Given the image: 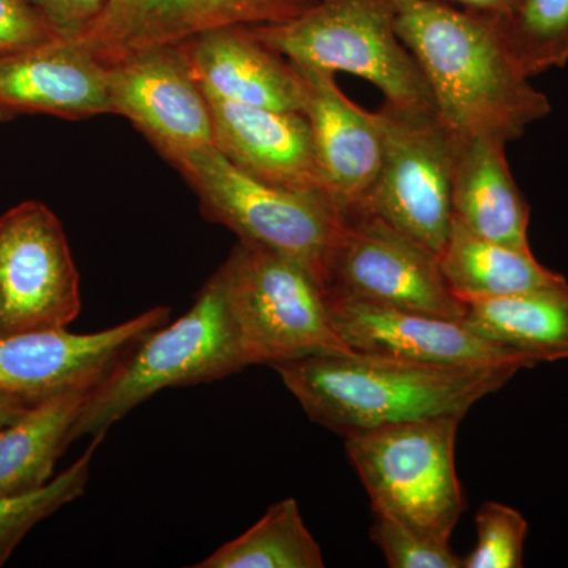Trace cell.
Here are the masks:
<instances>
[{"label":"cell","instance_id":"4dcf8cb0","mask_svg":"<svg viewBox=\"0 0 568 568\" xmlns=\"http://www.w3.org/2000/svg\"><path fill=\"white\" fill-rule=\"evenodd\" d=\"M31 406V403L24 402V399L0 395V428L17 420Z\"/></svg>","mask_w":568,"mask_h":568},{"label":"cell","instance_id":"5bb4252c","mask_svg":"<svg viewBox=\"0 0 568 568\" xmlns=\"http://www.w3.org/2000/svg\"><path fill=\"white\" fill-rule=\"evenodd\" d=\"M336 334L354 353L436 365H528L463 320L327 295Z\"/></svg>","mask_w":568,"mask_h":568},{"label":"cell","instance_id":"e0dca14e","mask_svg":"<svg viewBox=\"0 0 568 568\" xmlns=\"http://www.w3.org/2000/svg\"><path fill=\"white\" fill-rule=\"evenodd\" d=\"M179 44L205 95L276 111H305L304 78L252 26L213 29Z\"/></svg>","mask_w":568,"mask_h":568},{"label":"cell","instance_id":"4fadbf2b","mask_svg":"<svg viewBox=\"0 0 568 568\" xmlns=\"http://www.w3.org/2000/svg\"><path fill=\"white\" fill-rule=\"evenodd\" d=\"M313 0H106L80 39L104 65L145 48L179 44L227 26L274 24L297 17Z\"/></svg>","mask_w":568,"mask_h":568},{"label":"cell","instance_id":"7c38bea8","mask_svg":"<svg viewBox=\"0 0 568 568\" xmlns=\"http://www.w3.org/2000/svg\"><path fill=\"white\" fill-rule=\"evenodd\" d=\"M112 114L136 126L164 159L213 144L211 106L181 44L145 48L110 65Z\"/></svg>","mask_w":568,"mask_h":568},{"label":"cell","instance_id":"ffe728a7","mask_svg":"<svg viewBox=\"0 0 568 568\" xmlns=\"http://www.w3.org/2000/svg\"><path fill=\"white\" fill-rule=\"evenodd\" d=\"M97 386L85 384L48 396L0 428V497L24 495L50 484Z\"/></svg>","mask_w":568,"mask_h":568},{"label":"cell","instance_id":"3957f363","mask_svg":"<svg viewBox=\"0 0 568 568\" xmlns=\"http://www.w3.org/2000/svg\"><path fill=\"white\" fill-rule=\"evenodd\" d=\"M250 366L216 271L175 323L153 328L93 388L73 439L108 433L166 388L215 383Z\"/></svg>","mask_w":568,"mask_h":568},{"label":"cell","instance_id":"d4e9b609","mask_svg":"<svg viewBox=\"0 0 568 568\" xmlns=\"http://www.w3.org/2000/svg\"><path fill=\"white\" fill-rule=\"evenodd\" d=\"M104 436L106 433L93 435L88 450L78 462L44 487L24 495L0 497V567L39 523L84 495L91 478L93 455L102 446Z\"/></svg>","mask_w":568,"mask_h":568},{"label":"cell","instance_id":"cb8c5ba5","mask_svg":"<svg viewBox=\"0 0 568 568\" xmlns=\"http://www.w3.org/2000/svg\"><path fill=\"white\" fill-rule=\"evenodd\" d=\"M508 54L526 77L568 62V0H521L507 14H493Z\"/></svg>","mask_w":568,"mask_h":568},{"label":"cell","instance_id":"30bf717a","mask_svg":"<svg viewBox=\"0 0 568 568\" xmlns=\"http://www.w3.org/2000/svg\"><path fill=\"white\" fill-rule=\"evenodd\" d=\"M81 306L80 274L55 213L24 201L0 215V338L69 328Z\"/></svg>","mask_w":568,"mask_h":568},{"label":"cell","instance_id":"d6986e66","mask_svg":"<svg viewBox=\"0 0 568 568\" xmlns=\"http://www.w3.org/2000/svg\"><path fill=\"white\" fill-rule=\"evenodd\" d=\"M454 134V219L487 241L530 250V207L511 175L506 142Z\"/></svg>","mask_w":568,"mask_h":568},{"label":"cell","instance_id":"83f0119b","mask_svg":"<svg viewBox=\"0 0 568 568\" xmlns=\"http://www.w3.org/2000/svg\"><path fill=\"white\" fill-rule=\"evenodd\" d=\"M58 39L31 0H0V55L32 50Z\"/></svg>","mask_w":568,"mask_h":568},{"label":"cell","instance_id":"f1b7e54d","mask_svg":"<svg viewBox=\"0 0 568 568\" xmlns=\"http://www.w3.org/2000/svg\"><path fill=\"white\" fill-rule=\"evenodd\" d=\"M59 39H80L102 14L106 0H31Z\"/></svg>","mask_w":568,"mask_h":568},{"label":"cell","instance_id":"7a4b0ae2","mask_svg":"<svg viewBox=\"0 0 568 568\" xmlns=\"http://www.w3.org/2000/svg\"><path fill=\"white\" fill-rule=\"evenodd\" d=\"M315 424L351 437L424 418H465L517 365H436L369 354L310 355L274 365Z\"/></svg>","mask_w":568,"mask_h":568},{"label":"cell","instance_id":"8992f818","mask_svg":"<svg viewBox=\"0 0 568 568\" xmlns=\"http://www.w3.org/2000/svg\"><path fill=\"white\" fill-rule=\"evenodd\" d=\"M219 272L250 365L354 354L336 334L324 284L308 265L239 241Z\"/></svg>","mask_w":568,"mask_h":568},{"label":"cell","instance_id":"9c48e42d","mask_svg":"<svg viewBox=\"0 0 568 568\" xmlns=\"http://www.w3.org/2000/svg\"><path fill=\"white\" fill-rule=\"evenodd\" d=\"M325 294L463 320L439 256L365 207L345 211L324 264Z\"/></svg>","mask_w":568,"mask_h":568},{"label":"cell","instance_id":"9a60e30c","mask_svg":"<svg viewBox=\"0 0 568 568\" xmlns=\"http://www.w3.org/2000/svg\"><path fill=\"white\" fill-rule=\"evenodd\" d=\"M207 100L213 145L239 170L280 189L332 196L304 112Z\"/></svg>","mask_w":568,"mask_h":568},{"label":"cell","instance_id":"52a82bcc","mask_svg":"<svg viewBox=\"0 0 568 568\" xmlns=\"http://www.w3.org/2000/svg\"><path fill=\"white\" fill-rule=\"evenodd\" d=\"M462 417L424 418L346 437L351 463L372 499L409 528L450 541L465 511L455 466Z\"/></svg>","mask_w":568,"mask_h":568},{"label":"cell","instance_id":"6da1fadb","mask_svg":"<svg viewBox=\"0 0 568 568\" xmlns=\"http://www.w3.org/2000/svg\"><path fill=\"white\" fill-rule=\"evenodd\" d=\"M396 32L452 132L508 144L551 112L508 54L493 14L443 0H398Z\"/></svg>","mask_w":568,"mask_h":568},{"label":"cell","instance_id":"4316f807","mask_svg":"<svg viewBox=\"0 0 568 568\" xmlns=\"http://www.w3.org/2000/svg\"><path fill=\"white\" fill-rule=\"evenodd\" d=\"M373 508V541L383 549L390 568H462L463 559L448 541L436 540L409 528L394 515Z\"/></svg>","mask_w":568,"mask_h":568},{"label":"cell","instance_id":"ac0fdd59","mask_svg":"<svg viewBox=\"0 0 568 568\" xmlns=\"http://www.w3.org/2000/svg\"><path fill=\"white\" fill-rule=\"evenodd\" d=\"M295 69L305 81L304 114L312 126L328 193L345 211L357 207L372 192L383 160L375 112L351 102L332 71L304 65Z\"/></svg>","mask_w":568,"mask_h":568},{"label":"cell","instance_id":"603a6c76","mask_svg":"<svg viewBox=\"0 0 568 568\" xmlns=\"http://www.w3.org/2000/svg\"><path fill=\"white\" fill-rule=\"evenodd\" d=\"M324 556L297 500L272 504L260 521L192 568H323Z\"/></svg>","mask_w":568,"mask_h":568},{"label":"cell","instance_id":"f546056e","mask_svg":"<svg viewBox=\"0 0 568 568\" xmlns=\"http://www.w3.org/2000/svg\"><path fill=\"white\" fill-rule=\"evenodd\" d=\"M443 2L462 3L467 10L488 14H507L519 6L521 0H443Z\"/></svg>","mask_w":568,"mask_h":568},{"label":"cell","instance_id":"ba28073f","mask_svg":"<svg viewBox=\"0 0 568 568\" xmlns=\"http://www.w3.org/2000/svg\"><path fill=\"white\" fill-rule=\"evenodd\" d=\"M375 112L383 160L365 203L439 256L450 233L455 134L435 111L384 102Z\"/></svg>","mask_w":568,"mask_h":568},{"label":"cell","instance_id":"8fae6325","mask_svg":"<svg viewBox=\"0 0 568 568\" xmlns=\"http://www.w3.org/2000/svg\"><path fill=\"white\" fill-rule=\"evenodd\" d=\"M168 306L93 332L67 328L26 332L0 338V395L39 403L69 388L99 384L142 336L170 321Z\"/></svg>","mask_w":568,"mask_h":568},{"label":"cell","instance_id":"44dd1931","mask_svg":"<svg viewBox=\"0 0 568 568\" xmlns=\"http://www.w3.org/2000/svg\"><path fill=\"white\" fill-rule=\"evenodd\" d=\"M467 327L503 347L528 368L568 358V282L529 293L469 302Z\"/></svg>","mask_w":568,"mask_h":568},{"label":"cell","instance_id":"484cf974","mask_svg":"<svg viewBox=\"0 0 568 568\" xmlns=\"http://www.w3.org/2000/svg\"><path fill=\"white\" fill-rule=\"evenodd\" d=\"M477 545L466 559L465 568L523 567V548L528 521L515 508L485 503L476 515Z\"/></svg>","mask_w":568,"mask_h":568},{"label":"cell","instance_id":"7402d4cb","mask_svg":"<svg viewBox=\"0 0 568 568\" xmlns=\"http://www.w3.org/2000/svg\"><path fill=\"white\" fill-rule=\"evenodd\" d=\"M440 271L459 301H488L566 282L538 263L530 250L487 241L454 219L439 253Z\"/></svg>","mask_w":568,"mask_h":568},{"label":"cell","instance_id":"2e32d148","mask_svg":"<svg viewBox=\"0 0 568 568\" xmlns=\"http://www.w3.org/2000/svg\"><path fill=\"white\" fill-rule=\"evenodd\" d=\"M20 112L71 121L112 114L110 67L78 40L0 55V115Z\"/></svg>","mask_w":568,"mask_h":568},{"label":"cell","instance_id":"5b68a950","mask_svg":"<svg viewBox=\"0 0 568 568\" xmlns=\"http://www.w3.org/2000/svg\"><path fill=\"white\" fill-rule=\"evenodd\" d=\"M166 160L190 183L211 222L223 224L245 244L301 261L323 282L325 260L345 219V209L334 197L257 181L213 144Z\"/></svg>","mask_w":568,"mask_h":568},{"label":"cell","instance_id":"277c9868","mask_svg":"<svg viewBox=\"0 0 568 568\" xmlns=\"http://www.w3.org/2000/svg\"><path fill=\"white\" fill-rule=\"evenodd\" d=\"M398 0H313L297 17L252 26L295 65L345 71L375 84L386 102L436 111L420 67L396 32Z\"/></svg>","mask_w":568,"mask_h":568}]
</instances>
